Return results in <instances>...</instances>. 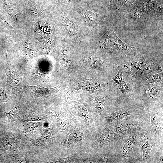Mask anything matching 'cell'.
Segmentation results:
<instances>
[{
    "mask_svg": "<svg viewBox=\"0 0 163 163\" xmlns=\"http://www.w3.org/2000/svg\"><path fill=\"white\" fill-rule=\"evenodd\" d=\"M105 85L103 81L85 78L82 77H72L66 88L68 99L71 94L75 91L83 90L89 92L90 94L99 91Z\"/></svg>",
    "mask_w": 163,
    "mask_h": 163,
    "instance_id": "6da1fadb",
    "label": "cell"
},
{
    "mask_svg": "<svg viewBox=\"0 0 163 163\" xmlns=\"http://www.w3.org/2000/svg\"><path fill=\"white\" fill-rule=\"evenodd\" d=\"M128 72L136 78H141L154 71H161V67L148 58L143 57L126 65Z\"/></svg>",
    "mask_w": 163,
    "mask_h": 163,
    "instance_id": "7a4b0ae2",
    "label": "cell"
},
{
    "mask_svg": "<svg viewBox=\"0 0 163 163\" xmlns=\"http://www.w3.org/2000/svg\"><path fill=\"white\" fill-rule=\"evenodd\" d=\"M137 132L140 139L143 161L147 162L150 161L152 148L157 142L156 137L149 127H142L138 124Z\"/></svg>",
    "mask_w": 163,
    "mask_h": 163,
    "instance_id": "3957f363",
    "label": "cell"
},
{
    "mask_svg": "<svg viewBox=\"0 0 163 163\" xmlns=\"http://www.w3.org/2000/svg\"><path fill=\"white\" fill-rule=\"evenodd\" d=\"M135 116H127L112 124L114 131L120 139L130 134L137 133L139 121Z\"/></svg>",
    "mask_w": 163,
    "mask_h": 163,
    "instance_id": "277c9868",
    "label": "cell"
},
{
    "mask_svg": "<svg viewBox=\"0 0 163 163\" xmlns=\"http://www.w3.org/2000/svg\"><path fill=\"white\" fill-rule=\"evenodd\" d=\"M120 139L114 130L112 124H106L101 136L90 145V148L95 152L105 146L117 144Z\"/></svg>",
    "mask_w": 163,
    "mask_h": 163,
    "instance_id": "5b68a950",
    "label": "cell"
},
{
    "mask_svg": "<svg viewBox=\"0 0 163 163\" xmlns=\"http://www.w3.org/2000/svg\"><path fill=\"white\" fill-rule=\"evenodd\" d=\"M70 104L76 109L79 116L91 130L92 135H93L94 131L95 126L88 99H78L77 98V100L72 101Z\"/></svg>",
    "mask_w": 163,
    "mask_h": 163,
    "instance_id": "8992f818",
    "label": "cell"
},
{
    "mask_svg": "<svg viewBox=\"0 0 163 163\" xmlns=\"http://www.w3.org/2000/svg\"><path fill=\"white\" fill-rule=\"evenodd\" d=\"M139 135L137 133L130 134L123 138L122 145L118 157L119 162H129L133 150L139 142Z\"/></svg>",
    "mask_w": 163,
    "mask_h": 163,
    "instance_id": "52a82bcc",
    "label": "cell"
},
{
    "mask_svg": "<svg viewBox=\"0 0 163 163\" xmlns=\"http://www.w3.org/2000/svg\"><path fill=\"white\" fill-rule=\"evenodd\" d=\"M137 3L148 20L162 18V0H139Z\"/></svg>",
    "mask_w": 163,
    "mask_h": 163,
    "instance_id": "ba28073f",
    "label": "cell"
},
{
    "mask_svg": "<svg viewBox=\"0 0 163 163\" xmlns=\"http://www.w3.org/2000/svg\"><path fill=\"white\" fill-rule=\"evenodd\" d=\"M148 117L149 127L157 139H163L162 112L156 109H152L148 112Z\"/></svg>",
    "mask_w": 163,
    "mask_h": 163,
    "instance_id": "9c48e42d",
    "label": "cell"
},
{
    "mask_svg": "<svg viewBox=\"0 0 163 163\" xmlns=\"http://www.w3.org/2000/svg\"><path fill=\"white\" fill-rule=\"evenodd\" d=\"M121 41L114 32L113 27L101 40V46L109 52L119 55Z\"/></svg>",
    "mask_w": 163,
    "mask_h": 163,
    "instance_id": "30bf717a",
    "label": "cell"
},
{
    "mask_svg": "<svg viewBox=\"0 0 163 163\" xmlns=\"http://www.w3.org/2000/svg\"><path fill=\"white\" fill-rule=\"evenodd\" d=\"M122 10L124 18L130 22L142 23L149 20L137 2Z\"/></svg>",
    "mask_w": 163,
    "mask_h": 163,
    "instance_id": "8fae6325",
    "label": "cell"
},
{
    "mask_svg": "<svg viewBox=\"0 0 163 163\" xmlns=\"http://www.w3.org/2000/svg\"><path fill=\"white\" fill-rule=\"evenodd\" d=\"M5 72L8 89L14 93L21 92L23 84L20 76L13 70L9 69Z\"/></svg>",
    "mask_w": 163,
    "mask_h": 163,
    "instance_id": "7c38bea8",
    "label": "cell"
},
{
    "mask_svg": "<svg viewBox=\"0 0 163 163\" xmlns=\"http://www.w3.org/2000/svg\"><path fill=\"white\" fill-rule=\"evenodd\" d=\"M132 115H135V113L130 109H117L107 114L105 117V120L106 124L111 125L127 116Z\"/></svg>",
    "mask_w": 163,
    "mask_h": 163,
    "instance_id": "4fadbf2b",
    "label": "cell"
},
{
    "mask_svg": "<svg viewBox=\"0 0 163 163\" xmlns=\"http://www.w3.org/2000/svg\"><path fill=\"white\" fill-rule=\"evenodd\" d=\"M162 87L149 83L144 90V95L147 100L153 101L158 100L162 94Z\"/></svg>",
    "mask_w": 163,
    "mask_h": 163,
    "instance_id": "5bb4252c",
    "label": "cell"
},
{
    "mask_svg": "<svg viewBox=\"0 0 163 163\" xmlns=\"http://www.w3.org/2000/svg\"><path fill=\"white\" fill-rule=\"evenodd\" d=\"M85 136L81 132L75 131L67 135L62 141L64 145H69L76 144L84 140Z\"/></svg>",
    "mask_w": 163,
    "mask_h": 163,
    "instance_id": "9a60e30c",
    "label": "cell"
},
{
    "mask_svg": "<svg viewBox=\"0 0 163 163\" xmlns=\"http://www.w3.org/2000/svg\"><path fill=\"white\" fill-rule=\"evenodd\" d=\"M107 101L106 97L99 95L96 97L93 101V110L95 117L101 115L104 111Z\"/></svg>",
    "mask_w": 163,
    "mask_h": 163,
    "instance_id": "2e32d148",
    "label": "cell"
},
{
    "mask_svg": "<svg viewBox=\"0 0 163 163\" xmlns=\"http://www.w3.org/2000/svg\"><path fill=\"white\" fill-rule=\"evenodd\" d=\"M83 60L88 66L94 69H100L104 66V61L100 57L96 56H86Z\"/></svg>",
    "mask_w": 163,
    "mask_h": 163,
    "instance_id": "e0dca14e",
    "label": "cell"
},
{
    "mask_svg": "<svg viewBox=\"0 0 163 163\" xmlns=\"http://www.w3.org/2000/svg\"><path fill=\"white\" fill-rule=\"evenodd\" d=\"M60 85L54 88H48L41 85L31 86L27 85V87L33 92L43 95H48L57 91L58 87Z\"/></svg>",
    "mask_w": 163,
    "mask_h": 163,
    "instance_id": "ac0fdd59",
    "label": "cell"
},
{
    "mask_svg": "<svg viewBox=\"0 0 163 163\" xmlns=\"http://www.w3.org/2000/svg\"><path fill=\"white\" fill-rule=\"evenodd\" d=\"M56 116V124L57 128L61 131L66 130L69 126L67 118L64 115L55 113Z\"/></svg>",
    "mask_w": 163,
    "mask_h": 163,
    "instance_id": "d6986e66",
    "label": "cell"
},
{
    "mask_svg": "<svg viewBox=\"0 0 163 163\" xmlns=\"http://www.w3.org/2000/svg\"><path fill=\"white\" fill-rule=\"evenodd\" d=\"M145 80L148 83H152L159 82L163 84V72L157 74L149 75L145 77Z\"/></svg>",
    "mask_w": 163,
    "mask_h": 163,
    "instance_id": "ffe728a7",
    "label": "cell"
},
{
    "mask_svg": "<svg viewBox=\"0 0 163 163\" xmlns=\"http://www.w3.org/2000/svg\"><path fill=\"white\" fill-rule=\"evenodd\" d=\"M69 52L68 48L64 47L62 50L63 58L62 64L64 69L66 70L68 69L71 66Z\"/></svg>",
    "mask_w": 163,
    "mask_h": 163,
    "instance_id": "44dd1931",
    "label": "cell"
},
{
    "mask_svg": "<svg viewBox=\"0 0 163 163\" xmlns=\"http://www.w3.org/2000/svg\"><path fill=\"white\" fill-rule=\"evenodd\" d=\"M136 0H117L118 8L123 9L128 7L135 2Z\"/></svg>",
    "mask_w": 163,
    "mask_h": 163,
    "instance_id": "7402d4cb",
    "label": "cell"
},
{
    "mask_svg": "<svg viewBox=\"0 0 163 163\" xmlns=\"http://www.w3.org/2000/svg\"><path fill=\"white\" fill-rule=\"evenodd\" d=\"M52 132V129L50 128L45 129L40 137V141L42 142H46L51 136Z\"/></svg>",
    "mask_w": 163,
    "mask_h": 163,
    "instance_id": "603a6c76",
    "label": "cell"
},
{
    "mask_svg": "<svg viewBox=\"0 0 163 163\" xmlns=\"http://www.w3.org/2000/svg\"><path fill=\"white\" fill-rule=\"evenodd\" d=\"M120 90L122 94H125L129 90V85L128 83L123 81L120 84Z\"/></svg>",
    "mask_w": 163,
    "mask_h": 163,
    "instance_id": "cb8c5ba5",
    "label": "cell"
},
{
    "mask_svg": "<svg viewBox=\"0 0 163 163\" xmlns=\"http://www.w3.org/2000/svg\"><path fill=\"white\" fill-rule=\"evenodd\" d=\"M117 69L118 72L117 75L114 78V81L115 83L118 84H120L123 81V74L121 67L118 66L117 67Z\"/></svg>",
    "mask_w": 163,
    "mask_h": 163,
    "instance_id": "d4e9b609",
    "label": "cell"
},
{
    "mask_svg": "<svg viewBox=\"0 0 163 163\" xmlns=\"http://www.w3.org/2000/svg\"><path fill=\"white\" fill-rule=\"evenodd\" d=\"M74 158L72 156H69L66 158H59L56 161H52V163H72L75 161Z\"/></svg>",
    "mask_w": 163,
    "mask_h": 163,
    "instance_id": "484cf974",
    "label": "cell"
},
{
    "mask_svg": "<svg viewBox=\"0 0 163 163\" xmlns=\"http://www.w3.org/2000/svg\"><path fill=\"white\" fill-rule=\"evenodd\" d=\"M17 108L16 107L7 113H6V115L8 117V121L11 122L15 120L14 118V114L16 112Z\"/></svg>",
    "mask_w": 163,
    "mask_h": 163,
    "instance_id": "4316f807",
    "label": "cell"
}]
</instances>
